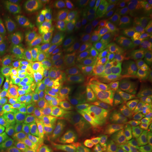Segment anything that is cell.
Returning <instances> with one entry per match:
<instances>
[{"label":"cell","instance_id":"1","mask_svg":"<svg viewBox=\"0 0 152 152\" xmlns=\"http://www.w3.org/2000/svg\"><path fill=\"white\" fill-rule=\"evenodd\" d=\"M20 28L26 42L38 55L64 71H87L104 59L106 38L94 23L61 17L39 1L21 9Z\"/></svg>","mask_w":152,"mask_h":152},{"label":"cell","instance_id":"2","mask_svg":"<svg viewBox=\"0 0 152 152\" xmlns=\"http://www.w3.org/2000/svg\"><path fill=\"white\" fill-rule=\"evenodd\" d=\"M76 97L99 128L120 138L152 141V107L137 89L109 75L82 76Z\"/></svg>","mask_w":152,"mask_h":152},{"label":"cell","instance_id":"3","mask_svg":"<svg viewBox=\"0 0 152 152\" xmlns=\"http://www.w3.org/2000/svg\"><path fill=\"white\" fill-rule=\"evenodd\" d=\"M21 115L35 152H75L83 141L79 115L44 80L21 89Z\"/></svg>","mask_w":152,"mask_h":152},{"label":"cell","instance_id":"4","mask_svg":"<svg viewBox=\"0 0 152 152\" xmlns=\"http://www.w3.org/2000/svg\"><path fill=\"white\" fill-rule=\"evenodd\" d=\"M121 45L137 61L152 64V0L137 1L118 24Z\"/></svg>","mask_w":152,"mask_h":152},{"label":"cell","instance_id":"5","mask_svg":"<svg viewBox=\"0 0 152 152\" xmlns=\"http://www.w3.org/2000/svg\"><path fill=\"white\" fill-rule=\"evenodd\" d=\"M0 152H30L11 100L0 87Z\"/></svg>","mask_w":152,"mask_h":152},{"label":"cell","instance_id":"6","mask_svg":"<svg viewBox=\"0 0 152 152\" xmlns=\"http://www.w3.org/2000/svg\"><path fill=\"white\" fill-rule=\"evenodd\" d=\"M44 9L61 17L93 23L94 17L106 7V1L94 0H45L39 1Z\"/></svg>","mask_w":152,"mask_h":152},{"label":"cell","instance_id":"7","mask_svg":"<svg viewBox=\"0 0 152 152\" xmlns=\"http://www.w3.org/2000/svg\"><path fill=\"white\" fill-rule=\"evenodd\" d=\"M144 152H152V151H144Z\"/></svg>","mask_w":152,"mask_h":152}]
</instances>
